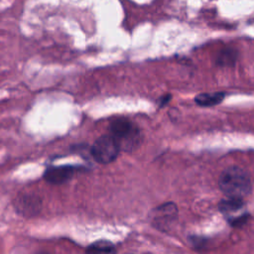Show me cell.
<instances>
[{
	"mask_svg": "<svg viewBox=\"0 0 254 254\" xmlns=\"http://www.w3.org/2000/svg\"><path fill=\"white\" fill-rule=\"evenodd\" d=\"M108 129L109 134L118 142L120 150L125 152L134 151L142 141L140 128L127 117H116L110 122Z\"/></svg>",
	"mask_w": 254,
	"mask_h": 254,
	"instance_id": "6da1fadb",
	"label": "cell"
},
{
	"mask_svg": "<svg viewBox=\"0 0 254 254\" xmlns=\"http://www.w3.org/2000/svg\"><path fill=\"white\" fill-rule=\"evenodd\" d=\"M219 187L228 198L235 199H242L251 190L247 173L239 167H230L224 170L219 178Z\"/></svg>",
	"mask_w": 254,
	"mask_h": 254,
	"instance_id": "7a4b0ae2",
	"label": "cell"
},
{
	"mask_svg": "<svg viewBox=\"0 0 254 254\" xmlns=\"http://www.w3.org/2000/svg\"><path fill=\"white\" fill-rule=\"evenodd\" d=\"M120 151L118 142L110 134L98 137L90 147V155L93 160L103 165L115 161Z\"/></svg>",
	"mask_w": 254,
	"mask_h": 254,
	"instance_id": "3957f363",
	"label": "cell"
},
{
	"mask_svg": "<svg viewBox=\"0 0 254 254\" xmlns=\"http://www.w3.org/2000/svg\"><path fill=\"white\" fill-rule=\"evenodd\" d=\"M77 167L63 165V166H51L46 169L44 173V179L53 185H62L71 179L76 172Z\"/></svg>",
	"mask_w": 254,
	"mask_h": 254,
	"instance_id": "277c9868",
	"label": "cell"
},
{
	"mask_svg": "<svg viewBox=\"0 0 254 254\" xmlns=\"http://www.w3.org/2000/svg\"><path fill=\"white\" fill-rule=\"evenodd\" d=\"M243 202L241 199L227 198L220 203V210L228 217L229 222L238 225L245 219V213L242 211Z\"/></svg>",
	"mask_w": 254,
	"mask_h": 254,
	"instance_id": "5b68a950",
	"label": "cell"
},
{
	"mask_svg": "<svg viewBox=\"0 0 254 254\" xmlns=\"http://www.w3.org/2000/svg\"><path fill=\"white\" fill-rule=\"evenodd\" d=\"M177 216V207L173 203H165L154 209L152 222L158 228H165Z\"/></svg>",
	"mask_w": 254,
	"mask_h": 254,
	"instance_id": "8992f818",
	"label": "cell"
},
{
	"mask_svg": "<svg viewBox=\"0 0 254 254\" xmlns=\"http://www.w3.org/2000/svg\"><path fill=\"white\" fill-rule=\"evenodd\" d=\"M40 207H41V202L39 198L37 196L30 195V194L20 196L16 203V208L19 210V212L25 215L37 213Z\"/></svg>",
	"mask_w": 254,
	"mask_h": 254,
	"instance_id": "52a82bcc",
	"label": "cell"
},
{
	"mask_svg": "<svg viewBox=\"0 0 254 254\" xmlns=\"http://www.w3.org/2000/svg\"><path fill=\"white\" fill-rule=\"evenodd\" d=\"M85 254H116V248L110 241L98 240L87 246Z\"/></svg>",
	"mask_w": 254,
	"mask_h": 254,
	"instance_id": "ba28073f",
	"label": "cell"
},
{
	"mask_svg": "<svg viewBox=\"0 0 254 254\" xmlns=\"http://www.w3.org/2000/svg\"><path fill=\"white\" fill-rule=\"evenodd\" d=\"M225 94L223 92H214V93H201L195 96L194 101L199 106H214L216 104H219Z\"/></svg>",
	"mask_w": 254,
	"mask_h": 254,
	"instance_id": "9c48e42d",
	"label": "cell"
},
{
	"mask_svg": "<svg viewBox=\"0 0 254 254\" xmlns=\"http://www.w3.org/2000/svg\"><path fill=\"white\" fill-rule=\"evenodd\" d=\"M236 58V53L232 50H224L221 51L219 57L217 58V62L219 64H231Z\"/></svg>",
	"mask_w": 254,
	"mask_h": 254,
	"instance_id": "30bf717a",
	"label": "cell"
},
{
	"mask_svg": "<svg viewBox=\"0 0 254 254\" xmlns=\"http://www.w3.org/2000/svg\"><path fill=\"white\" fill-rule=\"evenodd\" d=\"M170 99H171V95H170V94H166V95L160 97V99H159V105H160L161 107L164 106L165 104H167V103L170 101Z\"/></svg>",
	"mask_w": 254,
	"mask_h": 254,
	"instance_id": "8fae6325",
	"label": "cell"
},
{
	"mask_svg": "<svg viewBox=\"0 0 254 254\" xmlns=\"http://www.w3.org/2000/svg\"><path fill=\"white\" fill-rule=\"evenodd\" d=\"M38 254H48V253H38Z\"/></svg>",
	"mask_w": 254,
	"mask_h": 254,
	"instance_id": "7c38bea8",
	"label": "cell"
}]
</instances>
